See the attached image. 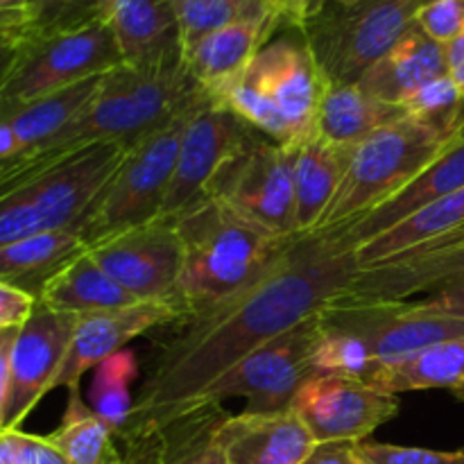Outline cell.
<instances>
[{"label": "cell", "instance_id": "7", "mask_svg": "<svg viewBox=\"0 0 464 464\" xmlns=\"http://www.w3.org/2000/svg\"><path fill=\"white\" fill-rule=\"evenodd\" d=\"M204 98L207 93L166 127L125 150L113 175L72 229L86 245L161 218L175 175L181 136Z\"/></svg>", "mask_w": 464, "mask_h": 464}, {"label": "cell", "instance_id": "32", "mask_svg": "<svg viewBox=\"0 0 464 464\" xmlns=\"http://www.w3.org/2000/svg\"><path fill=\"white\" fill-rule=\"evenodd\" d=\"M116 440L109 426L80 397V388L71 390L62 421L45 435V442L71 464H125Z\"/></svg>", "mask_w": 464, "mask_h": 464}, {"label": "cell", "instance_id": "39", "mask_svg": "<svg viewBox=\"0 0 464 464\" xmlns=\"http://www.w3.org/2000/svg\"><path fill=\"white\" fill-rule=\"evenodd\" d=\"M361 453L370 464H464V449L438 451V449L399 447L385 442H361Z\"/></svg>", "mask_w": 464, "mask_h": 464}, {"label": "cell", "instance_id": "1", "mask_svg": "<svg viewBox=\"0 0 464 464\" xmlns=\"http://www.w3.org/2000/svg\"><path fill=\"white\" fill-rule=\"evenodd\" d=\"M343 236H295L279 261L249 288L188 313L161 340L121 433L127 449L198 412L208 392L258 347L322 315L358 270Z\"/></svg>", "mask_w": 464, "mask_h": 464}, {"label": "cell", "instance_id": "14", "mask_svg": "<svg viewBox=\"0 0 464 464\" xmlns=\"http://www.w3.org/2000/svg\"><path fill=\"white\" fill-rule=\"evenodd\" d=\"M254 134V127L207 95L181 136L175 175L163 202V220H179L184 213L202 204L222 168Z\"/></svg>", "mask_w": 464, "mask_h": 464}, {"label": "cell", "instance_id": "5", "mask_svg": "<svg viewBox=\"0 0 464 464\" xmlns=\"http://www.w3.org/2000/svg\"><path fill=\"white\" fill-rule=\"evenodd\" d=\"M127 148L100 143L0 186V247L50 231H72Z\"/></svg>", "mask_w": 464, "mask_h": 464}, {"label": "cell", "instance_id": "43", "mask_svg": "<svg viewBox=\"0 0 464 464\" xmlns=\"http://www.w3.org/2000/svg\"><path fill=\"white\" fill-rule=\"evenodd\" d=\"M275 9L281 27H293L297 30L306 18H311L326 0H267Z\"/></svg>", "mask_w": 464, "mask_h": 464}, {"label": "cell", "instance_id": "10", "mask_svg": "<svg viewBox=\"0 0 464 464\" xmlns=\"http://www.w3.org/2000/svg\"><path fill=\"white\" fill-rule=\"evenodd\" d=\"M295 157L261 131L227 163L208 195L279 238H295Z\"/></svg>", "mask_w": 464, "mask_h": 464}, {"label": "cell", "instance_id": "50", "mask_svg": "<svg viewBox=\"0 0 464 464\" xmlns=\"http://www.w3.org/2000/svg\"><path fill=\"white\" fill-rule=\"evenodd\" d=\"M335 3H356V0H335Z\"/></svg>", "mask_w": 464, "mask_h": 464}, {"label": "cell", "instance_id": "28", "mask_svg": "<svg viewBox=\"0 0 464 464\" xmlns=\"http://www.w3.org/2000/svg\"><path fill=\"white\" fill-rule=\"evenodd\" d=\"M372 381L392 394L420 392V390H451L464 399V338L433 344L412 356L392 362H379Z\"/></svg>", "mask_w": 464, "mask_h": 464}, {"label": "cell", "instance_id": "18", "mask_svg": "<svg viewBox=\"0 0 464 464\" xmlns=\"http://www.w3.org/2000/svg\"><path fill=\"white\" fill-rule=\"evenodd\" d=\"M100 77L30 102H0V184L36 159L41 150L86 107Z\"/></svg>", "mask_w": 464, "mask_h": 464}, {"label": "cell", "instance_id": "20", "mask_svg": "<svg viewBox=\"0 0 464 464\" xmlns=\"http://www.w3.org/2000/svg\"><path fill=\"white\" fill-rule=\"evenodd\" d=\"M225 464H304L315 438L293 408L275 412H227L216 429Z\"/></svg>", "mask_w": 464, "mask_h": 464}, {"label": "cell", "instance_id": "22", "mask_svg": "<svg viewBox=\"0 0 464 464\" xmlns=\"http://www.w3.org/2000/svg\"><path fill=\"white\" fill-rule=\"evenodd\" d=\"M281 27L279 18L256 23H236L211 32L184 50V63L199 89L220 102L227 91L245 75L258 50Z\"/></svg>", "mask_w": 464, "mask_h": 464}, {"label": "cell", "instance_id": "30", "mask_svg": "<svg viewBox=\"0 0 464 464\" xmlns=\"http://www.w3.org/2000/svg\"><path fill=\"white\" fill-rule=\"evenodd\" d=\"M225 415L222 406L193 412L139 447L127 449L125 464H225L216 442V429Z\"/></svg>", "mask_w": 464, "mask_h": 464}, {"label": "cell", "instance_id": "17", "mask_svg": "<svg viewBox=\"0 0 464 464\" xmlns=\"http://www.w3.org/2000/svg\"><path fill=\"white\" fill-rule=\"evenodd\" d=\"M184 315L186 308L175 302H139L131 306L80 315L71 349L62 372L54 379L53 390H77L86 372L95 370L109 356L122 352L127 343L154 329L175 324Z\"/></svg>", "mask_w": 464, "mask_h": 464}, {"label": "cell", "instance_id": "31", "mask_svg": "<svg viewBox=\"0 0 464 464\" xmlns=\"http://www.w3.org/2000/svg\"><path fill=\"white\" fill-rule=\"evenodd\" d=\"M39 304L80 317L86 313L131 306L139 304V299L118 285L86 249L53 276V281L41 293Z\"/></svg>", "mask_w": 464, "mask_h": 464}, {"label": "cell", "instance_id": "9", "mask_svg": "<svg viewBox=\"0 0 464 464\" xmlns=\"http://www.w3.org/2000/svg\"><path fill=\"white\" fill-rule=\"evenodd\" d=\"M122 62L111 27L95 21L80 30L23 41L7 82L0 89V102H30L91 77L107 75Z\"/></svg>", "mask_w": 464, "mask_h": 464}, {"label": "cell", "instance_id": "37", "mask_svg": "<svg viewBox=\"0 0 464 464\" xmlns=\"http://www.w3.org/2000/svg\"><path fill=\"white\" fill-rule=\"evenodd\" d=\"M95 21H104L102 0H27L23 41L80 30Z\"/></svg>", "mask_w": 464, "mask_h": 464}, {"label": "cell", "instance_id": "15", "mask_svg": "<svg viewBox=\"0 0 464 464\" xmlns=\"http://www.w3.org/2000/svg\"><path fill=\"white\" fill-rule=\"evenodd\" d=\"M315 442H365L399 412V397L367 379L313 374L290 403Z\"/></svg>", "mask_w": 464, "mask_h": 464}, {"label": "cell", "instance_id": "11", "mask_svg": "<svg viewBox=\"0 0 464 464\" xmlns=\"http://www.w3.org/2000/svg\"><path fill=\"white\" fill-rule=\"evenodd\" d=\"M322 315L258 347L204 397L198 412L204 408L222 406L227 399L236 397L247 401L245 411L249 412H275L290 408L299 388L315 374L313 352L322 334Z\"/></svg>", "mask_w": 464, "mask_h": 464}, {"label": "cell", "instance_id": "29", "mask_svg": "<svg viewBox=\"0 0 464 464\" xmlns=\"http://www.w3.org/2000/svg\"><path fill=\"white\" fill-rule=\"evenodd\" d=\"M401 113V107H390L372 98L358 84L326 86L317 109L315 136L335 148L353 150L361 140Z\"/></svg>", "mask_w": 464, "mask_h": 464}, {"label": "cell", "instance_id": "6", "mask_svg": "<svg viewBox=\"0 0 464 464\" xmlns=\"http://www.w3.org/2000/svg\"><path fill=\"white\" fill-rule=\"evenodd\" d=\"M421 0H326L297 27L326 86L361 77L415 25Z\"/></svg>", "mask_w": 464, "mask_h": 464}, {"label": "cell", "instance_id": "12", "mask_svg": "<svg viewBox=\"0 0 464 464\" xmlns=\"http://www.w3.org/2000/svg\"><path fill=\"white\" fill-rule=\"evenodd\" d=\"M324 324L365 340L376 362H392L433 344L464 338V317L408 302H347L338 299L322 315Z\"/></svg>", "mask_w": 464, "mask_h": 464}, {"label": "cell", "instance_id": "41", "mask_svg": "<svg viewBox=\"0 0 464 464\" xmlns=\"http://www.w3.org/2000/svg\"><path fill=\"white\" fill-rule=\"evenodd\" d=\"M36 299L12 285L0 284V329L21 326L32 315Z\"/></svg>", "mask_w": 464, "mask_h": 464}, {"label": "cell", "instance_id": "51", "mask_svg": "<svg viewBox=\"0 0 464 464\" xmlns=\"http://www.w3.org/2000/svg\"><path fill=\"white\" fill-rule=\"evenodd\" d=\"M424 3H430V0H421V5H424Z\"/></svg>", "mask_w": 464, "mask_h": 464}, {"label": "cell", "instance_id": "33", "mask_svg": "<svg viewBox=\"0 0 464 464\" xmlns=\"http://www.w3.org/2000/svg\"><path fill=\"white\" fill-rule=\"evenodd\" d=\"M139 379V362L134 352L122 349L95 367L93 383L89 390V406L116 438L130 424L134 411V394L131 385Z\"/></svg>", "mask_w": 464, "mask_h": 464}, {"label": "cell", "instance_id": "34", "mask_svg": "<svg viewBox=\"0 0 464 464\" xmlns=\"http://www.w3.org/2000/svg\"><path fill=\"white\" fill-rule=\"evenodd\" d=\"M168 3L175 12L184 50L202 36L227 25L276 18L267 0H168Z\"/></svg>", "mask_w": 464, "mask_h": 464}, {"label": "cell", "instance_id": "4", "mask_svg": "<svg viewBox=\"0 0 464 464\" xmlns=\"http://www.w3.org/2000/svg\"><path fill=\"white\" fill-rule=\"evenodd\" d=\"M326 84L299 30L258 50L245 75L218 104L267 139L299 148L315 134Z\"/></svg>", "mask_w": 464, "mask_h": 464}, {"label": "cell", "instance_id": "48", "mask_svg": "<svg viewBox=\"0 0 464 464\" xmlns=\"http://www.w3.org/2000/svg\"><path fill=\"white\" fill-rule=\"evenodd\" d=\"M30 464H71L57 449L50 447L45 438L30 435Z\"/></svg>", "mask_w": 464, "mask_h": 464}, {"label": "cell", "instance_id": "42", "mask_svg": "<svg viewBox=\"0 0 464 464\" xmlns=\"http://www.w3.org/2000/svg\"><path fill=\"white\" fill-rule=\"evenodd\" d=\"M304 464H370L361 453V442H317Z\"/></svg>", "mask_w": 464, "mask_h": 464}, {"label": "cell", "instance_id": "52", "mask_svg": "<svg viewBox=\"0 0 464 464\" xmlns=\"http://www.w3.org/2000/svg\"><path fill=\"white\" fill-rule=\"evenodd\" d=\"M462 401H464V399H462Z\"/></svg>", "mask_w": 464, "mask_h": 464}, {"label": "cell", "instance_id": "24", "mask_svg": "<svg viewBox=\"0 0 464 464\" xmlns=\"http://www.w3.org/2000/svg\"><path fill=\"white\" fill-rule=\"evenodd\" d=\"M442 75H449L444 45L412 25L361 77L358 86L390 107H401L415 91Z\"/></svg>", "mask_w": 464, "mask_h": 464}, {"label": "cell", "instance_id": "19", "mask_svg": "<svg viewBox=\"0 0 464 464\" xmlns=\"http://www.w3.org/2000/svg\"><path fill=\"white\" fill-rule=\"evenodd\" d=\"M464 275V234L435 247L401 254L388 263L358 267L340 299L347 302H408L429 295L444 281Z\"/></svg>", "mask_w": 464, "mask_h": 464}, {"label": "cell", "instance_id": "2", "mask_svg": "<svg viewBox=\"0 0 464 464\" xmlns=\"http://www.w3.org/2000/svg\"><path fill=\"white\" fill-rule=\"evenodd\" d=\"M202 95L204 91L190 77L184 59L154 68L121 63L102 75L93 98L41 150L39 157L7 177L3 184L91 145L116 143L130 148L181 116Z\"/></svg>", "mask_w": 464, "mask_h": 464}, {"label": "cell", "instance_id": "3", "mask_svg": "<svg viewBox=\"0 0 464 464\" xmlns=\"http://www.w3.org/2000/svg\"><path fill=\"white\" fill-rule=\"evenodd\" d=\"M175 222L184 243L179 302L186 315L249 288L293 240L270 234L211 195Z\"/></svg>", "mask_w": 464, "mask_h": 464}, {"label": "cell", "instance_id": "26", "mask_svg": "<svg viewBox=\"0 0 464 464\" xmlns=\"http://www.w3.org/2000/svg\"><path fill=\"white\" fill-rule=\"evenodd\" d=\"M352 150L324 143L315 134L304 140L295 157V234H317L329 213Z\"/></svg>", "mask_w": 464, "mask_h": 464}, {"label": "cell", "instance_id": "35", "mask_svg": "<svg viewBox=\"0 0 464 464\" xmlns=\"http://www.w3.org/2000/svg\"><path fill=\"white\" fill-rule=\"evenodd\" d=\"M403 113L444 140H456L464 131V91L451 75L429 82L401 104Z\"/></svg>", "mask_w": 464, "mask_h": 464}, {"label": "cell", "instance_id": "36", "mask_svg": "<svg viewBox=\"0 0 464 464\" xmlns=\"http://www.w3.org/2000/svg\"><path fill=\"white\" fill-rule=\"evenodd\" d=\"M379 362L370 353L365 340L349 331L334 329L322 320V334L313 352L315 374H343L370 379Z\"/></svg>", "mask_w": 464, "mask_h": 464}, {"label": "cell", "instance_id": "45", "mask_svg": "<svg viewBox=\"0 0 464 464\" xmlns=\"http://www.w3.org/2000/svg\"><path fill=\"white\" fill-rule=\"evenodd\" d=\"M27 21V0H0V36L21 44Z\"/></svg>", "mask_w": 464, "mask_h": 464}, {"label": "cell", "instance_id": "23", "mask_svg": "<svg viewBox=\"0 0 464 464\" xmlns=\"http://www.w3.org/2000/svg\"><path fill=\"white\" fill-rule=\"evenodd\" d=\"M464 188V131L444 150L442 154L433 159L411 184L403 186L399 193L385 199L370 213L358 218L352 225L343 227V229H334L331 234L343 236L344 240L356 247V245L365 243V240L374 238V236L383 234L390 227L401 222L417 208L426 207V204L435 202L440 198L458 193Z\"/></svg>", "mask_w": 464, "mask_h": 464}, {"label": "cell", "instance_id": "46", "mask_svg": "<svg viewBox=\"0 0 464 464\" xmlns=\"http://www.w3.org/2000/svg\"><path fill=\"white\" fill-rule=\"evenodd\" d=\"M0 464H30V435L21 430L0 435Z\"/></svg>", "mask_w": 464, "mask_h": 464}, {"label": "cell", "instance_id": "47", "mask_svg": "<svg viewBox=\"0 0 464 464\" xmlns=\"http://www.w3.org/2000/svg\"><path fill=\"white\" fill-rule=\"evenodd\" d=\"M444 53H447L449 75L464 91V32L458 39H453L451 44L444 45Z\"/></svg>", "mask_w": 464, "mask_h": 464}, {"label": "cell", "instance_id": "44", "mask_svg": "<svg viewBox=\"0 0 464 464\" xmlns=\"http://www.w3.org/2000/svg\"><path fill=\"white\" fill-rule=\"evenodd\" d=\"M18 326L0 329V435L5 433V412L9 399V376H12V347L16 340Z\"/></svg>", "mask_w": 464, "mask_h": 464}, {"label": "cell", "instance_id": "49", "mask_svg": "<svg viewBox=\"0 0 464 464\" xmlns=\"http://www.w3.org/2000/svg\"><path fill=\"white\" fill-rule=\"evenodd\" d=\"M18 48H21L18 41L7 39V36H0V89H3L9 72H12L14 62H16L18 57Z\"/></svg>", "mask_w": 464, "mask_h": 464}, {"label": "cell", "instance_id": "40", "mask_svg": "<svg viewBox=\"0 0 464 464\" xmlns=\"http://www.w3.org/2000/svg\"><path fill=\"white\" fill-rule=\"evenodd\" d=\"M417 302L433 308V311L447 313V315L464 317V275L444 281V284H440L438 288L430 290L429 295L420 297Z\"/></svg>", "mask_w": 464, "mask_h": 464}, {"label": "cell", "instance_id": "38", "mask_svg": "<svg viewBox=\"0 0 464 464\" xmlns=\"http://www.w3.org/2000/svg\"><path fill=\"white\" fill-rule=\"evenodd\" d=\"M415 25L440 45H449L464 32V0H430L415 14Z\"/></svg>", "mask_w": 464, "mask_h": 464}, {"label": "cell", "instance_id": "21", "mask_svg": "<svg viewBox=\"0 0 464 464\" xmlns=\"http://www.w3.org/2000/svg\"><path fill=\"white\" fill-rule=\"evenodd\" d=\"M102 18L130 66L154 68L184 59L179 25L168 0H102Z\"/></svg>", "mask_w": 464, "mask_h": 464}, {"label": "cell", "instance_id": "16", "mask_svg": "<svg viewBox=\"0 0 464 464\" xmlns=\"http://www.w3.org/2000/svg\"><path fill=\"white\" fill-rule=\"evenodd\" d=\"M77 315L53 311L36 302L32 315L18 326L12 347V376L5 412V433L21 430L32 408L53 390L71 349Z\"/></svg>", "mask_w": 464, "mask_h": 464}, {"label": "cell", "instance_id": "8", "mask_svg": "<svg viewBox=\"0 0 464 464\" xmlns=\"http://www.w3.org/2000/svg\"><path fill=\"white\" fill-rule=\"evenodd\" d=\"M451 143L406 113L385 122L352 150L338 195L320 231L343 229L383 204Z\"/></svg>", "mask_w": 464, "mask_h": 464}, {"label": "cell", "instance_id": "25", "mask_svg": "<svg viewBox=\"0 0 464 464\" xmlns=\"http://www.w3.org/2000/svg\"><path fill=\"white\" fill-rule=\"evenodd\" d=\"M464 234V188L417 208L383 234L356 245L358 267L388 263L401 254L435 247Z\"/></svg>", "mask_w": 464, "mask_h": 464}, {"label": "cell", "instance_id": "27", "mask_svg": "<svg viewBox=\"0 0 464 464\" xmlns=\"http://www.w3.org/2000/svg\"><path fill=\"white\" fill-rule=\"evenodd\" d=\"M89 245L75 231H50L0 247V284L39 302L45 285Z\"/></svg>", "mask_w": 464, "mask_h": 464}, {"label": "cell", "instance_id": "13", "mask_svg": "<svg viewBox=\"0 0 464 464\" xmlns=\"http://www.w3.org/2000/svg\"><path fill=\"white\" fill-rule=\"evenodd\" d=\"M89 254L139 302H179L184 243L177 222L159 220L107 236ZM184 306V304H181Z\"/></svg>", "mask_w": 464, "mask_h": 464}]
</instances>
